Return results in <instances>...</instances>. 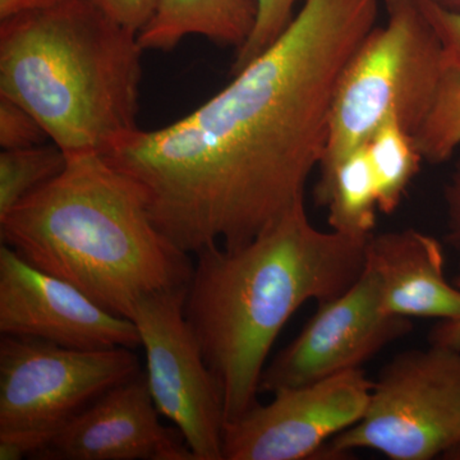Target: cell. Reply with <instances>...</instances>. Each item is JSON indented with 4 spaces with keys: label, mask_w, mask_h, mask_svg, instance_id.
I'll use <instances>...</instances> for the list:
<instances>
[{
    "label": "cell",
    "mask_w": 460,
    "mask_h": 460,
    "mask_svg": "<svg viewBox=\"0 0 460 460\" xmlns=\"http://www.w3.org/2000/svg\"><path fill=\"white\" fill-rule=\"evenodd\" d=\"M378 7L380 0H305L280 38L220 93L105 154L140 187L175 247L198 255L241 246L305 201L339 80L376 26Z\"/></svg>",
    "instance_id": "1"
},
{
    "label": "cell",
    "mask_w": 460,
    "mask_h": 460,
    "mask_svg": "<svg viewBox=\"0 0 460 460\" xmlns=\"http://www.w3.org/2000/svg\"><path fill=\"white\" fill-rule=\"evenodd\" d=\"M367 239L317 229L302 201L246 243L195 255L184 316L219 386L226 423L256 404L272 345L296 310L337 298L361 277Z\"/></svg>",
    "instance_id": "2"
},
{
    "label": "cell",
    "mask_w": 460,
    "mask_h": 460,
    "mask_svg": "<svg viewBox=\"0 0 460 460\" xmlns=\"http://www.w3.org/2000/svg\"><path fill=\"white\" fill-rule=\"evenodd\" d=\"M0 238L126 319L144 296L187 286L195 268L156 228L140 187L102 154L66 155L65 171L0 217Z\"/></svg>",
    "instance_id": "3"
},
{
    "label": "cell",
    "mask_w": 460,
    "mask_h": 460,
    "mask_svg": "<svg viewBox=\"0 0 460 460\" xmlns=\"http://www.w3.org/2000/svg\"><path fill=\"white\" fill-rule=\"evenodd\" d=\"M0 21V96L66 155H105L140 128L137 33L86 0H47Z\"/></svg>",
    "instance_id": "4"
},
{
    "label": "cell",
    "mask_w": 460,
    "mask_h": 460,
    "mask_svg": "<svg viewBox=\"0 0 460 460\" xmlns=\"http://www.w3.org/2000/svg\"><path fill=\"white\" fill-rule=\"evenodd\" d=\"M385 26H375L341 75L319 172L362 146L395 115L411 136L428 117L444 74L443 45L417 0H385Z\"/></svg>",
    "instance_id": "5"
},
{
    "label": "cell",
    "mask_w": 460,
    "mask_h": 460,
    "mask_svg": "<svg viewBox=\"0 0 460 460\" xmlns=\"http://www.w3.org/2000/svg\"><path fill=\"white\" fill-rule=\"evenodd\" d=\"M138 372L131 348L74 349L2 335L0 460L31 458L91 402Z\"/></svg>",
    "instance_id": "6"
},
{
    "label": "cell",
    "mask_w": 460,
    "mask_h": 460,
    "mask_svg": "<svg viewBox=\"0 0 460 460\" xmlns=\"http://www.w3.org/2000/svg\"><path fill=\"white\" fill-rule=\"evenodd\" d=\"M460 445V349L429 344L396 354L378 374L367 410L319 458L371 449L393 460H429Z\"/></svg>",
    "instance_id": "7"
},
{
    "label": "cell",
    "mask_w": 460,
    "mask_h": 460,
    "mask_svg": "<svg viewBox=\"0 0 460 460\" xmlns=\"http://www.w3.org/2000/svg\"><path fill=\"white\" fill-rule=\"evenodd\" d=\"M187 287L144 296L129 320L146 354L148 387L159 413L180 429L195 460H224L222 394L184 316Z\"/></svg>",
    "instance_id": "8"
},
{
    "label": "cell",
    "mask_w": 460,
    "mask_h": 460,
    "mask_svg": "<svg viewBox=\"0 0 460 460\" xmlns=\"http://www.w3.org/2000/svg\"><path fill=\"white\" fill-rule=\"evenodd\" d=\"M374 383L362 368L275 392L268 404L226 423L224 460L319 458L334 436L352 428L367 410Z\"/></svg>",
    "instance_id": "9"
},
{
    "label": "cell",
    "mask_w": 460,
    "mask_h": 460,
    "mask_svg": "<svg viewBox=\"0 0 460 460\" xmlns=\"http://www.w3.org/2000/svg\"><path fill=\"white\" fill-rule=\"evenodd\" d=\"M411 329L408 317L384 313L377 277L365 265L356 283L343 295L319 305L301 332L266 366L260 393L274 394L359 370Z\"/></svg>",
    "instance_id": "10"
},
{
    "label": "cell",
    "mask_w": 460,
    "mask_h": 460,
    "mask_svg": "<svg viewBox=\"0 0 460 460\" xmlns=\"http://www.w3.org/2000/svg\"><path fill=\"white\" fill-rule=\"evenodd\" d=\"M0 332L95 350L140 347L135 323L109 313L80 289L0 247Z\"/></svg>",
    "instance_id": "11"
},
{
    "label": "cell",
    "mask_w": 460,
    "mask_h": 460,
    "mask_svg": "<svg viewBox=\"0 0 460 460\" xmlns=\"http://www.w3.org/2000/svg\"><path fill=\"white\" fill-rule=\"evenodd\" d=\"M146 372L91 402L31 456L40 460H195L177 428L160 423Z\"/></svg>",
    "instance_id": "12"
},
{
    "label": "cell",
    "mask_w": 460,
    "mask_h": 460,
    "mask_svg": "<svg viewBox=\"0 0 460 460\" xmlns=\"http://www.w3.org/2000/svg\"><path fill=\"white\" fill-rule=\"evenodd\" d=\"M365 265L380 284L381 307L393 316L460 319V289L444 274L440 242L416 229L372 234Z\"/></svg>",
    "instance_id": "13"
},
{
    "label": "cell",
    "mask_w": 460,
    "mask_h": 460,
    "mask_svg": "<svg viewBox=\"0 0 460 460\" xmlns=\"http://www.w3.org/2000/svg\"><path fill=\"white\" fill-rule=\"evenodd\" d=\"M256 18V0H159L138 41L144 50L168 51L189 36H202L237 50Z\"/></svg>",
    "instance_id": "14"
},
{
    "label": "cell",
    "mask_w": 460,
    "mask_h": 460,
    "mask_svg": "<svg viewBox=\"0 0 460 460\" xmlns=\"http://www.w3.org/2000/svg\"><path fill=\"white\" fill-rule=\"evenodd\" d=\"M314 199L328 210V223L334 232L361 239L374 234L377 187L365 144L320 172Z\"/></svg>",
    "instance_id": "15"
},
{
    "label": "cell",
    "mask_w": 460,
    "mask_h": 460,
    "mask_svg": "<svg viewBox=\"0 0 460 460\" xmlns=\"http://www.w3.org/2000/svg\"><path fill=\"white\" fill-rule=\"evenodd\" d=\"M365 146L376 181L378 211L394 213L423 162L413 136L390 115Z\"/></svg>",
    "instance_id": "16"
},
{
    "label": "cell",
    "mask_w": 460,
    "mask_h": 460,
    "mask_svg": "<svg viewBox=\"0 0 460 460\" xmlns=\"http://www.w3.org/2000/svg\"><path fill=\"white\" fill-rule=\"evenodd\" d=\"M66 155L50 145L12 148L0 154V217L65 171Z\"/></svg>",
    "instance_id": "17"
},
{
    "label": "cell",
    "mask_w": 460,
    "mask_h": 460,
    "mask_svg": "<svg viewBox=\"0 0 460 460\" xmlns=\"http://www.w3.org/2000/svg\"><path fill=\"white\" fill-rule=\"evenodd\" d=\"M413 138L429 164L452 159L460 146V68L445 66L431 109Z\"/></svg>",
    "instance_id": "18"
},
{
    "label": "cell",
    "mask_w": 460,
    "mask_h": 460,
    "mask_svg": "<svg viewBox=\"0 0 460 460\" xmlns=\"http://www.w3.org/2000/svg\"><path fill=\"white\" fill-rule=\"evenodd\" d=\"M257 18L250 38L235 50L230 75L238 74L255 58L270 48L295 18V8L305 0H256Z\"/></svg>",
    "instance_id": "19"
},
{
    "label": "cell",
    "mask_w": 460,
    "mask_h": 460,
    "mask_svg": "<svg viewBox=\"0 0 460 460\" xmlns=\"http://www.w3.org/2000/svg\"><path fill=\"white\" fill-rule=\"evenodd\" d=\"M49 140L32 114L4 96H0V146L3 150L45 144Z\"/></svg>",
    "instance_id": "20"
},
{
    "label": "cell",
    "mask_w": 460,
    "mask_h": 460,
    "mask_svg": "<svg viewBox=\"0 0 460 460\" xmlns=\"http://www.w3.org/2000/svg\"><path fill=\"white\" fill-rule=\"evenodd\" d=\"M422 13L443 45L445 65L460 68V9L438 0H417Z\"/></svg>",
    "instance_id": "21"
},
{
    "label": "cell",
    "mask_w": 460,
    "mask_h": 460,
    "mask_svg": "<svg viewBox=\"0 0 460 460\" xmlns=\"http://www.w3.org/2000/svg\"><path fill=\"white\" fill-rule=\"evenodd\" d=\"M118 25L140 33L155 12L159 0H86Z\"/></svg>",
    "instance_id": "22"
},
{
    "label": "cell",
    "mask_w": 460,
    "mask_h": 460,
    "mask_svg": "<svg viewBox=\"0 0 460 460\" xmlns=\"http://www.w3.org/2000/svg\"><path fill=\"white\" fill-rule=\"evenodd\" d=\"M445 204L447 213V242L460 251V160L445 187Z\"/></svg>",
    "instance_id": "23"
},
{
    "label": "cell",
    "mask_w": 460,
    "mask_h": 460,
    "mask_svg": "<svg viewBox=\"0 0 460 460\" xmlns=\"http://www.w3.org/2000/svg\"><path fill=\"white\" fill-rule=\"evenodd\" d=\"M460 289V265L453 280ZM429 344L460 349V319L438 321L429 334Z\"/></svg>",
    "instance_id": "24"
},
{
    "label": "cell",
    "mask_w": 460,
    "mask_h": 460,
    "mask_svg": "<svg viewBox=\"0 0 460 460\" xmlns=\"http://www.w3.org/2000/svg\"><path fill=\"white\" fill-rule=\"evenodd\" d=\"M44 2L47 0H0V20Z\"/></svg>",
    "instance_id": "25"
},
{
    "label": "cell",
    "mask_w": 460,
    "mask_h": 460,
    "mask_svg": "<svg viewBox=\"0 0 460 460\" xmlns=\"http://www.w3.org/2000/svg\"><path fill=\"white\" fill-rule=\"evenodd\" d=\"M444 458L460 460V445L459 447H456V449H453L452 452L447 453Z\"/></svg>",
    "instance_id": "26"
},
{
    "label": "cell",
    "mask_w": 460,
    "mask_h": 460,
    "mask_svg": "<svg viewBox=\"0 0 460 460\" xmlns=\"http://www.w3.org/2000/svg\"><path fill=\"white\" fill-rule=\"evenodd\" d=\"M438 2L443 3V4L450 8L460 7V0H438Z\"/></svg>",
    "instance_id": "27"
}]
</instances>
